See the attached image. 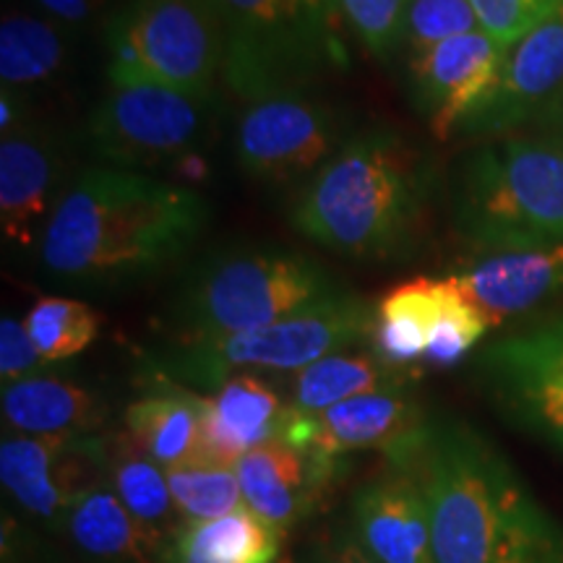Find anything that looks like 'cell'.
<instances>
[{"label":"cell","instance_id":"6da1fadb","mask_svg":"<svg viewBox=\"0 0 563 563\" xmlns=\"http://www.w3.org/2000/svg\"><path fill=\"white\" fill-rule=\"evenodd\" d=\"M386 462L426 496L435 563H563L561 519L467 422L431 415Z\"/></svg>","mask_w":563,"mask_h":563},{"label":"cell","instance_id":"7a4b0ae2","mask_svg":"<svg viewBox=\"0 0 563 563\" xmlns=\"http://www.w3.org/2000/svg\"><path fill=\"white\" fill-rule=\"evenodd\" d=\"M207 220V201L191 188L95 167L55 201L37 245L40 262L63 282L115 287L186 256Z\"/></svg>","mask_w":563,"mask_h":563},{"label":"cell","instance_id":"3957f363","mask_svg":"<svg viewBox=\"0 0 563 563\" xmlns=\"http://www.w3.org/2000/svg\"><path fill=\"white\" fill-rule=\"evenodd\" d=\"M431 186V165L402 133L365 131L302 186L290 220L340 256L394 262L418 245Z\"/></svg>","mask_w":563,"mask_h":563},{"label":"cell","instance_id":"277c9868","mask_svg":"<svg viewBox=\"0 0 563 563\" xmlns=\"http://www.w3.org/2000/svg\"><path fill=\"white\" fill-rule=\"evenodd\" d=\"M449 209L470 251L490 256L563 243V146L498 136L456 165Z\"/></svg>","mask_w":563,"mask_h":563},{"label":"cell","instance_id":"5b68a950","mask_svg":"<svg viewBox=\"0 0 563 563\" xmlns=\"http://www.w3.org/2000/svg\"><path fill=\"white\" fill-rule=\"evenodd\" d=\"M376 306L363 295L334 292L306 311L253 332L165 342L144 355L146 378L214 391L238 373H295L340 350L368 344Z\"/></svg>","mask_w":563,"mask_h":563},{"label":"cell","instance_id":"8992f818","mask_svg":"<svg viewBox=\"0 0 563 563\" xmlns=\"http://www.w3.org/2000/svg\"><path fill=\"white\" fill-rule=\"evenodd\" d=\"M313 258L279 249H235L201 262L167 311V342L211 340L272 327L340 292Z\"/></svg>","mask_w":563,"mask_h":563},{"label":"cell","instance_id":"52a82bcc","mask_svg":"<svg viewBox=\"0 0 563 563\" xmlns=\"http://www.w3.org/2000/svg\"><path fill=\"white\" fill-rule=\"evenodd\" d=\"M224 37V81L256 102L347 66L336 0H209Z\"/></svg>","mask_w":563,"mask_h":563},{"label":"cell","instance_id":"ba28073f","mask_svg":"<svg viewBox=\"0 0 563 563\" xmlns=\"http://www.w3.org/2000/svg\"><path fill=\"white\" fill-rule=\"evenodd\" d=\"M112 87L159 84L211 97L224 70V37L209 0H133L108 21Z\"/></svg>","mask_w":563,"mask_h":563},{"label":"cell","instance_id":"9c48e42d","mask_svg":"<svg viewBox=\"0 0 563 563\" xmlns=\"http://www.w3.org/2000/svg\"><path fill=\"white\" fill-rule=\"evenodd\" d=\"M209 100L159 84L112 87L89 118V150L115 170L131 173L191 162Z\"/></svg>","mask_w":563,"mask_h":563},{"label":"cell","instance_id":"30bf717a","mask_svg":"<svg viewBox=\"0 0 563 563\" xmlns=\"http://www.w3.org/2000/svg\"><path fill=\"white\" fill-rule=\"evenodd\" d=\"M340 150V121L306 91L249 102L235 131L238 165L266 186L311 180Z\"/></svg>","mask_w":563,"mask_h":563},{"label":"cell","instance_id":"8fae6325","mask_svg":"<svg viewBox=\"0 0 563 563\" xmlns=\"http://www.w3.org/2000/svg\"><path fill=\"white\" fill-rule=\"evenodd\" d=\"M108 481V435H24L0 441L5 498L34 525L60 532L76 498Z\"/></svg>","mask_w":563,"mask_h":563},{"label":"cell","instance_id":"7c38bea8","mask_svg":"<svg viewBox=\"0 0 563 563\" xmlns=\"http://www.w3.org/2000/svg\"><path fill=\"white\" fill-rule=\"evenodd\" d=\"M477 373L514 426L563 452V316L490 342Z\"/></svg>","mask_w":563,"mask_h":563},{"label":"cell","instance_id":"4fadbf2b","mask_svg":"<svg viewBox=\"0 0 563 563\" xmlns=\"http://www.w3.org/2000/svg\"><path fill=\"white\" fill-rule=\"evenodd\" d=\"M428 415L407 389H386L344 399L319 415L287 405L277 439L290 446L340 460L355 452L389 456L422 431Z\"/></svg>","mask_w":563,"mask_h":563},{"label":"cell","instance_id":"5bb4252c","mask_svg":"<svg viewBox=\"0 0 563 563\" xmlns=\"http://www.w3.org/2000/svg\"><path fill=\"white\" fill-rule=\"evenodd\" d=\"M506 47L488 32L460 34L407 60L412 100L435 141H449L481 108L501 70Z\"/></svg>","mask_w":563,"mask_h":563},{"label":"cell","instance_id":"9a60e30c","mask_svg":"<svg viewBox=\"0 0 563 563\" xmlns=\"http://www.w3.org/2000/svg\"><path fill=\"white\" fill-rule=\"evenodd\" d=\"M561 89L563 9L506 47L496 84L460 133L473 139L506 136L509 131L530 125Z\"/></svg>","mask_w":563,"mask_h":563},{"label":"cell","instance_id":"2e32d148","mask_svg":"<svg viewBox=\"0 0 563 563\" xmlns=\"http://www.w3.org/2000/svg\"><path fill=\"white\" fill-rule=\"evenodd\" d=\"M347 527L376 563H435L426 496L397 464L386 462L352 493Z\"/></svg>","mask_w":563,"mask_h":563},{"label":"cell","instance_id":"e0dca14e","mask_svg":"<svg viewBox=\"0 0 563 563\" xmlns=\"http://www.w3.org/2000/svg\"><path fill=\"white\" fill-rule=\"evenodd\" d=\"M235 473L245 509L287 532L319 509L323 493L342 473V462L274 439L245 454Z\"/></svg>","mask_w":563,"mask_h":563},{"label":"cell","instance_id":"ac0fdd59","mask_svg":"<svg viewBox=\"0 0 563 563\" xmlns=\"http://www.w3.org/2000/svg\"><path fill=\"white\" fill-rule=\"evenodd\" d=\"M452 277L488 316L490 327H501L563 292V243L538 251L490 253Z\"/></svg>","mask_w":563,"mask_h":563},{"label":"cell","instance_id":"d6986e66","mask_svg":"<svg viewBox=\"0 0 563 563\" xmlns=\"http://www.w3.org/2000/svg\"><path fill=\"white\" fill-rule=\"evenodd\" d=\"M287 405L256 373H238L203 394L201 460L235 467L245 454L274 441Z\"/></svg>","mask_w":563,"mask_h":563},{"label":"cell","instance_id":"ffe728a7","mask_svg":"<svg viewBox=\"0 0 563 563\" xmlns=\"http://www.w3.org/2000/svg\"><path fill=\"white\" fill-rule=\"evenodd\" d=\"M58 178L53 141L30 129L0 141V230L16 249L40 245Z\"/></svg>","mask_w":563,"mask_h":563},{"label":"cell","instance_id":"44dd1931","mask_svg":"<svg viewBox=\"0 0 563 563\" xmlns=\"http://www.w3.org/2000/svg\"><path fill=\"white\" fill-rule=\"evenodd\" d=\"M0 407L5 428L24 435H95L108 422L100 394L47 371L5 384Z\"/></svg>","mask_w":563,"mask_h":563},{"label":"cell","instance_id":"7402d4cb","mask_svg":"<svg viewBox=\"0 0 563 563\" xmlns=\"http://www.w3.org/2000/svg\"><path fill=\"white\" fill-rule=\"evenodd\" d=\"M123 431L165 470L201 460L203 394L150 378V391L125 407Z\"/></svg>","mask_w":563,"mask_h":563},{"label":"cell","instance_id":"603a6c76","mask_svg":"<svg viewBox=\"0 0 563 563\" xmlns=\"http://www.w3.org/2000/svg\"><path fill=\"white\" fill-rule=\"evenodd\" d=\"M60 532L87 563H159L157 548L108 481L91 485L76 498Z\"/></svg>","mask_w":563,"mask_h":563},{"label":"cell","instance_id":"cb8c5ba5","mask_svg":"<svg viewBox=\"0 0 563 563\" xmlns=\"http://www.w3.org/2000/svg\"><path fill=\"white\" fill-rule=\"evenodd\" d=\"M108 483L162 555L186 525L173 501L165 467L141 452L125 431L112 433L108 435Z\"/></svg>","mask_w":563,"mask_h":563},{"label":"cell","instance_id":"d4e9b609","mask_svg":"<svg viewBox=\"0 0 563 563\" xmlns=\"http://www.w3.org/2000/svg\"><path fill=\"white\" fill-rule=\"evenodd\" d=\"M410 378L412 371L391 368L373 350H340L306 365L302 371L290 373V384H287L290 402L287 405L298 412L319 415L361 394L407 389Z\"/></svg>","mask_w":563,"mask_h":563},{"label":"cell","instance_id":"484cf974","mask_svg":"<svg viewBox=\"0 0 563 563\" xmlns=\"http://www.w3.org/2000/svg\"><path fill=\"white\" fill-rule=\"evenodd\" d=\"M282 534L243 506L228 517L183 525L159 563H277Z\"/></svg>","mask_w":563,"mask_h":563},{"label":"cell","instance_id":"4316f807","mask_svg":"<svg viewBox=\"0 0 563 563\" xmlns=\"http://www.w3.org/2000/svg\"><path fill=\"white\" fill-rule=\"evenodd\" d=\"M441 279L415 277L402 282L376 302L371 350L391 368L412 371L426 357L439 319Z\"/></svg>","mask_w":563,"mask_h":563},{"label":"cell","instance_id":"83f0119b","mask_svg":"<svg viewBox=\"0 0 563 563\" xmlns=\"http://www.w3.org/2000/svg\"><path fill=\"white\" fill-rule=\"evenodd\" d=\"M66 60V42L51 19L5 13L0 24V79L19 91L51 81Z\"/></svg>","mask_w":563,"mask_h":563},{"label":"cell","instance_id":"f1b7e54d","mask_svg":"<svg viewBox=\"0 0 563 563\" xmlns=\"http://www.w3.org/2000/svg\"><path fill=\"white\" fill-rule=\"evenodd\" d=\"M26 332L47 365L81 355L100 336L102 316L89 302L45 295L24 316Z\"/></svg>","mask_w":563,"mask_h":563},{"label":"cell","instance_id":"f546056e","mask_svg":"<svg viewBox=\"0 0 563 563\" xmlns=\"http://www.w3.org/2000/svg\"><path fill=\"white\" fill-rule=\"evenodd\" d=\"M173 501L183 522H209L243 509V490L235 467L209 460H194L165 470Z\"/></svg>","mask_w":563,"mask_h":563},{"label":"cell","instance_id":"4dcf8cb0","mask_svg":"<svg viewBox=\"0 0 563 563\" xmlns=\"http://www.w3.org/2000/svg\"><path fill=\"white\" fill-rule=\"evenodd\" d=\"M488 329H493L488 316L460 290L454 277H443L439 287V319L422 365L439 371L454 368L477 347Z\"/></svg>","mask_w":563,"mask_h":563},{"label":"cell","instance_id":"1f68e13d","mask_svg":"<svg viewBox=\"0 0 563 563\" xmlns=\"http://www.w3.org/2000/svg\"><path fill=\"white\" fill-rule=\"evenodd\" d=\"M477 30L481 19L470 0H410L402 30L407 60L428 53L441 42Z\"/></svg>","mask_w":563,"mask_h":563},{"label":"cell","instance_id":"d6a6232c","mask_svg":"<svg viewBox=\"0 0 563 563\" xmlns=\"http://www.w3.org/2000/svg\"><path fill=\"white\" fill-rule=\"evenodd\" d=\"M407 3L410 0H336L342 19L378 60H389L402 47Z\"/></svg>","mask_w":563,"mask_h":563},{"label":"cell","instance_id":"836d02e7","mask_svg":"<svg viewBox=\"0 0 563 563\" xmlns=\"http://www.w3.org/2000/svg\"><path fill=\"white\" fill-rule=\"evenodd\" d=\"M470 3L481 19V30L504 47L563 9V0H470Z\"/></svg>","mask_w":563,"mask_h":563},{"label":"cell","instance_id":"e575fe53","mask_svg":"<svg viewBox=\"0 0 563 563\" xmlns=\"http://www.w3.org/2000/svg\"><path fill=\"white\" fill-rule=\"evenodd\" d=\"M45 368L47 363L34 347L26 323L13 319V316H3V321H0V378H3V386L34 376Z\"/></svg>","mask_w":563,"mask_h":563},{"label":"cell","instance_id":"d590c367","mask_svg":"<svg viewBox=\"0 0 563 563\" xmlns=\"http://www.w3.org/2000/svg\"><path fill=\"white\" fill-rule=\"evenodd\" d=\"M51 21L66 26H84L108 9L110 0H34Z\"/></svg>","mask_w":563,"mask_h":563},{"label":"cell","instance_id":"8d00e7d4","mask_svg":"<svg viewBox=\"0 0 563 563\" xmlns=\"http://www.w3.org/2000/svg\"><path fill=\"white\" fill-rule=\"evenodd\" d=\"M319 563H376L368 553L363 551L350 527H340L323 540Z\"/></svg>","mask_w":563,"mask_h":563},{"label":"cell","instance_id":"74e56055","mask_svg":"<svg viewBox=\"0 0 563 563\" xmlns=\"http://www.w3.org/2000/svg\"><path fill=\"white\" fill-rule=\"evenodd\" d=\"M530 129L538 139H545L551 141V144L563 146V89L538 112V115H534Z\"/></svg>","mask_w":563,"mask_h":563},{"label":"cell","instance_id":"f35d334b","mask_svg":"<svg viewBox=\"0 0 563 563\" xmlns=\"http://www.w3.org/2000/svg\"><path fill=\"white\" fill-rule=\"evenodd\" d=\"M19 121H21L19 95L11 89H3V100H0V129H3V136L21 131Z\"/></svg>","mask_w":563,"mask_h":563},{"label":"cell","instance_id":"ab89813d","mask_svg":"<svg viewBox=\"0 0 563 563\" xmlns=\"http://www.w3.org/2000/svg\"><path fill=\"white\" fill-rule=\"evenodd\" d=\"M277 563H292L290 559H282V561H277Z\"/></svg>","mask_w":563,"mask_h":563}]
</instances>
